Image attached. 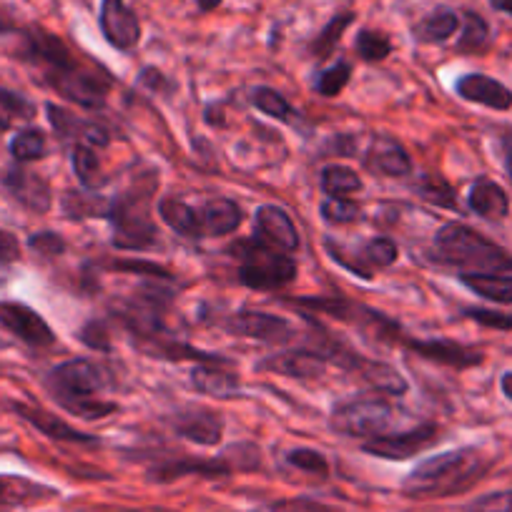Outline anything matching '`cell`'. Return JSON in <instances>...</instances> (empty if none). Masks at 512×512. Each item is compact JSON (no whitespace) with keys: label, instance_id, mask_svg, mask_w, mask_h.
Masks as SVG:
<instances>
[{"label":"cell","instance_id":"cell-20","mask_svg":"<svg viewBox=\"0 0 512 512\" xmlns=\"http://www.w3.org/2000/svg\"><path fill=\"white\" fill-rule=\"evenodd\" d=\"M467 204H470V209L475 211L477 216H482V219L487 221H500L510 214V201H507V194L502 191V186L485 179V176L472 184Z\"/></svg>","mask_w":512,"mask_h":512},{"label":"cell","instance_id":"cell-9","mask_svg":"<svg viewBox=\"0 0 512 512\" xmlns=\"http://www.w3.org/2000/svg\"><path fill=\"white\" fill-rule=\"evenodd\" d=\"M224 329L239 337L259 339L267 344H287L294 337V324L277 314L254 312V309H241L224 319Z\"/></svg>","mask_w":512,"mask_h":512},{"label":"cell","instance_id":"cell-25","mask_svg":"<svg viewBox=\"0 0 512 512\" xmlns=\"http://www.w3.org/2000/svg\"><path fill=\"white\" fill-rule=\"evenodd\" d=\"M191 384L201 395L219 397V400H231V397L239 395L241 384L236 379V374L226 372L219 364H199L191 372Z\"/></svg>","mask_w":512,"mask_h":512},{"label":"cell","instance_id":"cell-6","mask_svg":"<svg viewBox=\"0 0 512 512\" xmlns=\"http://www.w3.org/2000/svg\"><path fill=\"white\" fill-rule=\"evenodd\" d=\"M400 415L402 412L382 397H354L334 407L329 425L339 435L372 440V437L390 435Z\"/></svg>","mask_w":512,"mask_h":512},{"label":"cell","instance_id":"cell-44","mask_svg":"<svg viewBox=\"0 0 512 512\" xmlns=\"http://www.w3.org/2000/svg\"><path fill=\"white\" fill-rule=\"evenodd\" d=\"M21 256V246H18L16 236L0 229V284H6L11 277V267Z\"/></svg>","mask_w":512,"mask_h":512},{"label":"cell","instance_id":"cell-1","mask_svg":"<svg viewBox=\"0 0 512 512\" xmlns=\"http://www.w3.org/2000/svg\"><path fill=\"white\" fill-rule=\"evenodd\" d=\"M492 460L477 447L442 452L420 462L402 482V492L412 500H440L462 495L490 472Z\"/></svg>","mask_w":512,"mask_h":512},{"label":"cell","instance_id":"cell-15","mask_svg":"<svg viewBox=\"0 0 512 512\" xmlns=\"http://www.w3.org/2000/svg\"><path fill=\"white\" fill-rule=\"evenodd\" d=\"M457 96H462L470 103H480V106L495 108V111H507L512 108V91L502 86L495 78L485 76V73H467L457 81L455 86Z\"/></svg>","mask_w":512,"mask_h":512},{"label":"cell","instance_id":"cell-49","mask_svg":"<svg viewBox=\"0 0 512 512\" xmlns=\"http://www.w3.org/2000/svg\"><path fill=\"white\" fill-rule=\"evenodd\" d=\"M116 269H123V272H149L151 277H159V279H169V272L161 267H154V264H136V262H123L116 264Z\"/></svg>","mask_w":512,"mask_h":512},{"label":"cell","instance_id":"cell-29","mask_svg":"<svg viewBox=\"0 0 512 512\" xmlns=\"http://www.w3.org/2000/svg\"><path fill=\"white\" fill-rule=\"evenodd\" d=\"M457 28H460V18H457V13L435 11L415 28V36L417 41L422 43H445L447 38L455 36Z\"/></svg>","mask_w":512,"mask_h":512},{"label":"cell","instance_id":"cell-5","mask_svg":"<svg viewBox=\"0 0 512 512\" xmlns=\"http://www.w3.org/2000/svg\"><path fill=\"white\" fill-rule=\"evenodd\" d=\"M151 191H154V186H149L146 191H139L134 186L108 204L106 219L113 226V246L116 249L144 251L156 244L159 231H156V224L149 214Z\"/></svg>","mask_w":512,"mask_h":512},{"label":"cell","instance_id":"cell-23","mask_svg":"<svg viewBox=\"0 0 512 512\" xmlns=\"http://www.w3.org/2000/svg\"><path fill=\"white\" fill-rule=\"evenodd\" d=\"M199 221L204 236H226L239 229L241 209L231 199H211L199 209Z\"/></svg>","mask_w":512,"mask_h":512},{"label":"cell","instance_id":"cell-30","mask_svg":"<svg viewBox=\"0 0 512 512\" xmlns=\"http://www.w3.org/2000/svg\"><path fill=\"white\" fill-rule=\"evenodd\" d=\"M196 472V475H206V477H216V475H229L231 467L226 462H204V460H186V462H171V465L159 467L154 472V480H176V477H184Z\"/></svg>","mask_w":512,"mask_h":512},{"label":"cell","instance_id":"cell-2","mask_svg":"<svg viewBox=\"0 0 512 512\" xmlns=\"http://www.w3.org/2000/svg\"><path fill=\"white\" fill-rule=\"evenodd\" d=\"M108 387L106 372L91 359H71L58 364L48 377V390L53 400L81 420H103L118 410L116 402L98 397Z\"/></svg>","mask_w":512,"mask_h":512},{"label":"cell","instance_id":"cell-27","mask_svg":"<svg viewBox=\"0 0 512 512\" xmlns=\"http://www.w3.org/2000/svg\"><path fill=\"white\" fill-rule=\"evenodd\" d=\"M460 282L477 297L497 304H512V277H505V274H462Z\"/></svg>","mask_w":512,"mask_h":512},{"label":"cell","instance_id":"cell-46","mask_svg":"<svg viewBox=\"0 0 512 512\" xmlns=\"http://www.w3.org/2000/svg\"><path fill=\"white\" fill-rule=\"evenodd\" d=\"M264 512H334V510L329 505H324V502L309 500V497H289V500L272 502Z\"/></svg>","mask_w":512,"mask_h":512},{"label":"cell","instance_id":"cell-17","mask_svg":"<svg viewBox=\"0 0 512 512\" xmlns=\"http://www.w3.org/2000/svg\"><path fill=\"white\" fill-rule=\"evenodd\" d=\"M369 169L379 171L384 176H407L412 171V159L405 151V146L400 141H395L392 136H377L372 141V149H369L367 159Z\"/></svg>","mask_w":512,"mask_h":512},{"label":"cell","instance_id":"cell-51","mask_svg":"<svg viewBox=\"0 0 512 512\" xmlns=\"http://www.w3.org/2000/svg\"><path fill=\"white\" fill-rule=\"evenodd\" d=\"M500 387H502V395H505L507 400H512V372H505V374H502Z\"/></svg>","mask_w":512,"mask_h":512},{"label":"cell","instance_id":"cell-18","mask_svg":"<svg viewBox=\"0 0 512 512\" xmlns=\"http://www.w3.org/2000/svg\"><path fill=\"white\" fill-rule=\"evenodd\" d=\"M46 111H48V116H51L53 128H56L61 139H81L83 144H88V146H106L108 144L106 128H101L98 123L81 121V118L71 116L66 108L53 106V103H48Z\"/></svg>","mask_w":512,"mask_h":512},{"label":"cell","instance_id":"cell-48","mask_svg":"<svg viewBox=\"0 0 512 512\" xmlns=\"http://www.w3.org/2000/svg\"><path fill=\"white\" fill-rule=\"evenodd\" d=\"M31 249H36L38 254L43 256H56L66 251V241L58 234H51V231H43V234H33L31 241H28Z\"/></svg>","mask_w":512,"mask_h":512},{"label":"cell","instance_id":"cell-41","mask_svg":"<svg viewBox=\"0 0 512 512\" xmlns=\"http://www.w3.org/2000/svg\"><path fill=\"white\" fill-rule=\"evenodd\" d=\"M287 462L297 470L309 472L314 477H327L329 475V462L322 452L309 450V447H299V450H292L287 455Z\"/></svg>","mask_w":512,"mask_h":512},{"label":"cell","instance_id":"cell-50","mask_svg":"<svg viewBox=\"0 0 512 512\" xmlns=\"http://www.w3.org/2000/svg\"><path fill=\"white\" fill-rule=\"evenodd\" d=\"M502 156H505V169L512 181V136H502Z\"/></svg>","mask_w":512,"mask_h":512},{"label":"cell","instance_id":"cell-26","mask_svg":"<svg viewBox=\"0 0 512 512\" xmlns=\"http://www.w3.org/2000/svg\"><path fill=\"white\" fill-rule=\"evenodd\" d=\"M159 216L164 219V224L169 226V229L176 231V234L186 236V239H204L199 209L189 206L186 201L166 196V199L159 201Z\"/></svg>","mask_w":512,"mask_h":512},{"label":"cell","instance_id":"cell-54","mask_svg":"<svg viewBox=\"0 0 512 512\" xmlns=\"http://www.w3.org/2000/svg\"><path fill=\"white\" fill-rule=\"evenodd\" d=\"M6 31H13V26H11V21L6 18V13L0 11V33H6Z\"/></svg>","mask_w":512,"mask_h":512},{"label":"cell","instance_id":"cell-4","mask_svg":"<svg viewBox=\"0 0 512 512\" xmlns=\"http://www.w3.org/2000/svg\"><path fill=\"white\" fill-rule=\"evenodd\" d=\"M231 254L239 259V282L249 289L272 292L287 287L297 277V264L292 256L272 249L259 239L236 241Z\"/></svg>","mask_w":512,"mask_h":512},{"label":"cell","instance_id":"cell-8","mask_svg":"<svg viewBox=\"0 0 512 512\" xmlns=\"http://www.w3.org/2000/svg\"><path fill=\"white\" fill-rule=\"evenodd\" d=\"M440 430L432 422H425V425L410 427V430L402 432H390V435L372 437L362 445L364 452L369 455H377L382 460H410V457L420 455L427 447L435 445L440 440Z\"/></svg>","mask_w":512,"mask_h":512},{"label":"cell","instance_id":"cell-22","mask_svg":"<svg viewBox=\"0 0 512 512\" xmlns=\"http://www.w3.org/2000/svg\"><path fill=\"white\" fill-rule=\"evenodd\" d=\"M6 186L21 204H26L33 211L51 209V189L38 174H31L26 169H13L6 176Z\"/></svg>","mask_w":512,"mask_h":512},{"label":"cell","instance_id":"cell-14","mask_svg":"<svg viewBox=\"0 0 512 512\" xmlns=\"http://www.w3.org/2000/svg\"><path fill=\"white\" fill-rule=\"evenodd\" d=\"M174 432L201 447H214L224 437V417L209 407H189L174 417Z\"/></svg>","mask_w":512,"mask_h":512},{"label":"cell","instance_id":"cell-36","mask_svg":"<svg viewBox=\"0 0 512 512\" xmlns=\"http://www.w3.org/2000/svg\"><path fill=\"white\" fill-rule=\"evenodd\" d=\"M11 154L18 161H36L46 156V136L38 128H26L11 141Z\"/></svg>","mask_w":512,"mask_h":512},{"label":"cell","instance_id":"cell-19","mask_svg":"<svg viewBox=\"0 0 512 512\" xmlns=\"http://www.w3.org/2000/svg\"><path fill=\"white\" fill-rule=\"evenodd\" d=\"M352 372H357L369 387H374L377 392H384V395L400 397L407 392V379L402 377L400 369H395L387 362H374V359H364L357 354Z\"/></svg>","mask_w":512,"mask_h":512},{"label":"cell","instance_id":"cell-13","mask_svg":"<svg viewBox=\"0 0 512 512\" xmlns=\"http://www.w3.org/2000/svg\"><path fill=\"white\" fill-rule=\"evenodd\" d=\"M329 357L324 352H312V349H292V352H279L272 357L262 359L256 369L262 372H277L292 379H319L329 367Z\"/></svg>","mask_w":512,"mask_h":512},{"label":"cell","instance_id":"cell-28","mask_svg":"<svg viewBox=\"0 0 512 512\" xmlns=\"http://www.w3.org/2000/svg\"><path fill=\"white\" fill-rule=\"evenodd\" d=\"M319 184H322V191L327 196H334V199H344L347 194H357L362 189V179L354 169L349 166H324L322 176H319Z\"/></svg>","mask_w":512,"mask_h":512},{"label":"cell","instance_id":"cell-33","mask_svg":"<svg viewBox=\"0 0 512 512\" xmlns=\"http://www.w3.org/2000/svg\"><path fill=\"white\" fill-rule=\"evenodd\" d=\"M420 191V196L430 204L442 206V209H450V211H460V204H457V194L445 179L440 176H425V179L417 181L415 186Z\"/></svg>","mask_w":512,"mask_h":512},{"label":"cell","instance_id":"cell-24","mask_svg":"<svg viewBox=\"0 0 512 512\" xmlns=\"http://www.w3.org/2000/svg\"><path fill=\"white\" fill-rule=\"evenodd\" d=\"M56 490L41 482H33L21 475H0V507L33 505V502L51 500Z\"/></svg>","mask_w":512,"mask_h":512},{"label":"cell","instance_id":"cell-43","mask_svg":"<svg viewBox=\"0 0 512 512\" xmlns=\"http://www.w3.org/2000/svg\"><path fill=\"white\" fill-rule=\"evenodd\" d=\"M465 512H512V490L487 492V495L472 500Z\"/></svg>","mask_w":512,"mask_h":512},{"label":"cell","instance_id":"cell-16","mask_svg":"<svg viewBox=\"0 0 512 512\" xmlns=\"http://www.w3.org/2000/svg\"><path fill=\"white\" fill-rule=\"evenodd\" d=\"M412 352L420 354L422 359H430V362L445 364V367L455 369H467L477 367V364L485 362V354L475 352V349H467L462 344L447 342V339H417V342H410Z\"/></svg>","mask_w":512,"mask_h":512},{"label":"cell","instance_id":"cell-12","mask_svg":"<svg viewBox=\"0 0 512 512\" xmlns=\"http://www.w3.org/2000/svg\"><path fill=\"white\" fill-rule=\"evenodd\" d=\"M254 229L256 239L264 241L272 249L284 251V254H292L299 249V231L294 226L292 216L287 214L279 206H259L254 216Z\"/></svg>","mask_w":512,"mask_h":512},{"label":"cell","instance_id":"cell-35","mask_svg":"<svg viewBox=\"0 0 512 512\" xmlns=\"http://www.w3.org/2000/svg\"><path fill=\"white\" fill-rule=\"evenodd\" d=\"M352 21H354L352 13H342V16L332 18V21H329L327 26H324V31L319 33L317 38H314V43H312V53H314V56H317V58H327L329 53L334 51V46H337V43H339L342 33L347 31L349 26H352Z\"/></svg>","mask_w":512,"mask_h":512},{"label":"cell","instance_id":"cell-31","mask_svg":"<svg viewBox=\"0 0 512 512\" xmlns=\"http://www.w3.org/2000/svg\"><path fill=\"white\" fill-rule=\"evenodd\" d=\"M73 171L81 179V184L86 189H96V186L103 184V174H101V161H98L96 149L88 144H78L73 149Z\"/></svg>","mask_w":512,"mask_h":512},{"label":"cell","instance_id":"cell-52","mask_svg":"<svg viewBox=\"0 0 512 512\" xmlns=\"http://www.w3.org/2000/svg\"><path fill=\"white\" fill-rule=\"evenodd\" d=\"M492 8H497V11L502 13H510L512 16V0H490Z\"/></svg>","mask_w":512,"mask_h":512},{"label":"cell","instance_id":"cell-34","mask_svg":"<svg viewBox=\"0 0 512 512\" xmlns=\"http://www.w3.org/2000/svg\"><path fill=\"white\" fill-rule=\"evenodd\" d=\"M251 103H254V106L259 108L262 113H267V116L277 118V121L287 123V121H292V116H294V111H292V106H289L287 98L269 86L256 88V91L251 93Z\"/></svg>","mask_w":512,"mask_h":512},{"label":"cell","instance_id":"cell-53","mask_svg":"<svg viewBox=\"0 0 512 512\" xmlns=\"http://www.w3.org/2000/svg\"><path fill=\"white\" fill-rule=\"evenodd\" d=\"M196 3H199V8L201 11H214V8H219L221 6V0H196Z\"/></svg>","mask_w":512,"mask_h":512},{"label":"cell","instance_id":"cell-45","mask_svg":"<svg viewBox=\"0 0 512 512\" xmlns=\"http://www.w3.org/2000/svg\"><path fill=\"white\" fill-rule=\"evenodd\" d=\"M465 317H470L472 322L482 324V327L500 329V332H510V329H512V317H510V314L497 312V309L470 307V309H465Z\"/></svg>","mask_w":512,"mask_h":512},{"label":"cell","instance_id":"cell-47","mask_svg":"<svg viewBox=\"0 0 512 512\" xmlns=\"http://www.w3.org/2000/svg\"><path fill=\"white\" fill-rule=\"evenodd\" d=\"M81 342L86 344V347L91 349H98V352H106V349H111V339H108V329L103 322H88L86 327L81 329Z\"/></svg>","mask_w":512,"mask_h":512},{"label":"cell","instance_id":"cell-38","mask_svg":"<svg viewBox=\"0 0 512 512\" xmlns=\"http://www.w3.org/2000/svg\"><path fill=\"white\" fill-rule=\"evenodd\" d=\"M349 76H352V66H349L347 61H339L337 66H332V68H327V71L319 73L314 88H317L319 96L334 98L344 91V86L349 83Z\"/></svg>","mask_w":512,"mask_h":512},{"label":"cell","instance_id":"cell-39","mask_svg":"<svg viewBox=\"0 0 512 512\" xmlns=\"http://www.w3.org/2000/svg\"><path fill=\"white\" fill-rule=\"evenodd\" d=\"M319 211H322V219L327 221V224H352V221L359 219V214H362V209H359L354 201L349 199H334V196H329V199L322 201V206H319Z\"/></svg>","mask_w":512,"mask_h":512},{"label":"cell","instance_id":"cell-11","mask_svg":"<svg viewBox=\"0 0 512 512\" xmlns=\"http://www.w3.org/2000/svg\"><path fill=\"white\" fill-rule=\"evenodd\" d=\"M101 31L106 41L118 51H131L141 41L139 18L126 0H103L101 3Z\"/></svg>","mask_w":512,"mask_h":512},{"label":"cell","instance_id":"cell-10","mask_svg":"<svg viewBox=\"0 0 512 512\" xmlns=\"http://www.w3.org/2000/svg\"><path fill=\"white\" fill-rule=\"evenodd\" d=\"M0 324L8 332L16 334L21 342L31 344V347H51L56 342V334L48 327L46 319L36 312V309L26 307L18 302H0Z\"/></svg>","mask_w":512,"mask_h":512},{"label":"cell","instance_id":"cell-3","mask_svg":"<svg viewBox=\"0 0 512 512\" xmlns=\"http://www.w3.org/2000/svg\"><path fill=\"white\" fill-rule=\"evenodd\" d=\"M435 254L442 264L462 269V274L512 272V254L465 224L442 226L435 234Z\"/></svg>","mask_w":512,"mask_h":512},{"label":"cell","instance_id":"cell-37","mask_svg":"<svg viewBox=\"0 0 512 512\" xmlns=\"http://www.w3.org/2000/svg\"><path fill=\"white\" fill-rule=\"evenodd\" d=\"M487 36H490V28L482 21L477 13H467L465 26H462V36L457 41V51L460 53H475L480 48H485Z\"/></svg>","mask_w":512,"mask_h":512},{"label":"cell","instance_id":"cell-40","mask_svg":"<svg viewBox=\"0 0 512 512\" xmlns=\"http://www.w3.org/2000/svg\"><path fill=\"white\" fill-rule=\"evenodd\" d=\"M357 53L364 61H384L392 53V43L377 31H359L357 36Z\"/></svg>","mask_w":512,"mask_h":512},{"label":"cell","instance_id":"cell-21","mask_svg":"<svg viewBox=\"0 0 512 512\" xmlns=\"http://www.w3.org/2000/svg\"><path fill=\"white\" fill-rule=\"evenodd\" d=\"M16 412L23 417L26 422H31L38 432H43L51 440H61V442H78V445H93L96 437L86 435V432L76 430L68 422H63L61 417H53L48 412L36 410V407H26V405H16Z\"/></svg>","mask_w":512,"mask_h":512},{"label":"cell","instance_id":"cell-7","mask_svg":"<svg viewBox=\"0 0 512 512\" xmlns=\"http://www.w3.org/2000/svg\"><path fill=\"white\" fill-rule=\"evenodd\" d=\"M46 78L63 98L76 101L78 106L86 108H101L106 103L108 88H111V81L103 73L86 71L78 63H71V66L61 68V71L46 73Z\"/></svg>","mask_w":512,"mask_h":512},{"label":"cell","instance_id":"cell-32","mask_svg":"<svg viewBox=\"0 0 512 512\" xmlns=\"http://www.w3.org/2000/svg\"><path fill=\"white\" fill-rule=\"evenodd\" d=\"M33 116H36V106L28 98L0 88V128H8L13 123H26Z\"/></svg>","mask_w":512,"mask_h":512},{"label":"cell","instance_id":"cell-42","mask_svg":"<svg viewBox=\"0 0 512 512\" xmlns=\"http://www.w3.org/2000/svg\"><path fill=\"white\" fill-rule=\"evenodd\" d=\"M397 244L392 239H372L362 249V262H367L369 267H392L397 262Z\"/></svg>","mask_w":512,"mask_h":512}]
</instances>
